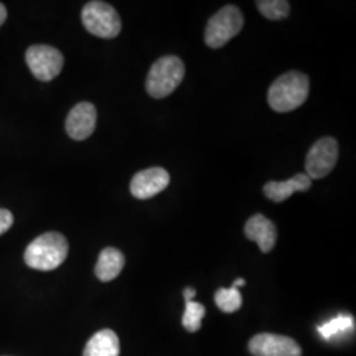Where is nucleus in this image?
<instances>
[{"instance_id": "obj_1", "label": "nucleus", "mask_w": 356, "mask_h": 356, "mask_svg": "<svg viewBox=\"0 0 356 356\" xmlns=\"http://www.w3.org/2000/svg\"><path fill=\"white\" fill-rule=\"evenodd\" d=\"M309 89V76L296 70L288 72L270 85L268 103L277 113H289L305 103Z\"/></svg>"}, {"instance_id": "obj_2", "label": "nucleus", "mask_w": 356, "mask_h": 356, "mask_svg": "<svg viewBox=\"0 0 356 356\" xmlns=\"http://www.w3.org/2000/svg\"><path fill=\"white\" fill-rule=\"evenodd\" d=\"M69 254V244L63 234L47 232L40 235L26 247L24 261L38 270H53L60 267Z\"/></svg>"}, {"instance_id": "obj_3", "label": "nucleus", "mask_w": 356, "mask_h": 356, "mask_svg": "<svg viewBox=\"0 0 356 356\" xmlns=\"http://www.w3.org/2000/svg\"><path fill=\"white\" fill-rule=\"evenodd\" d=\"M185 76V65L177 56H164L152 65L145 88L154 99H163L177 89Z\"/></svg>"}, {"instance_id": "obj_4", "label": "nucleus", "mask_w": 356, "mask_h": 356, "mask_svg": "<svg viewBox=\"0 0 356 356\" xmlns=\"http://www.w3.org/2000/svg\"><path fill=\"white\" fill-rule=\"evenodd\" d=\"M243 26L242 11L236 6H226L209 20L204 41L213 49L222 48L242 31Z\"/></svg>"}, {"instance_id": "obj_5", "label": "nucleus", "mask_w": 356, "mask_h": 356, "mask_svg": "<svg viewBox=\"0 0 356 356\" xmlns=\"http://www.w3.org/2000/svg\"><path fill=\"white\" fill-rule=\"evenodd\" d=\"M82 23L91 35L114 38L122 31V22L113 6L104 1H90L82 10Z\"/></svg>"}, {"instance_id": "obj_6", "label": "nucleus", "mask_w": 356, "mask_h": 356, "mask_svg": "<svg viewBox=\"0 0 356 356\" xmlns=\"http://www.w3.org/2000/svg\"><path fill=\"white\" fill-rule=\"evenodd\" d=\"M26 61L31 73L40 81H51L64 67L63 53L49 45H33L28 48Z\"/></svg>"}, {"instance_id": "obj_7", "label": "nucleus", "mask_w": 356, "mask_h": 356, "mask_svg": "<svg viewBox=\"0 0 356 356\" xmlns=\"http://www.w3.org/2000/svg\"><path fill=\"white\" fill-rule=\"evenodd\" d=\"M338 143L332 138H322L307 152L305 161L306 176L319 179L330 175L338 161Z\"/></svg>"}, {"instance_id": "obj_8", "label": "nucleus", "mask_w": 356, "mask_h": 356, "mask_svg": "<svg viewBox=\"0 0 356 356\" xmlns=\"http://www.w3.org/2000/svg\"><path fill=\"white\" fill-rule=\"evenodd\" d=\"M250 351L254 356H301L302 351L298 343L279 334L263 332L250 341Z\"/></svg>"}, {"instance_id": "obj_9", "label": "nucleus", "mask_w": 356, "mask_h": 356, "mask_svg": "<svg viewBox=\"0 0 356 356\" xmlns=\"http://www.w3.org/2000/svg\"><path fill=\"white\" fill-rule=\"evenodd\" d=\"M170 182L169 173L164 168L154 166L138 172L131 181V193L138 200H149L165 191Z\"/></svg>"}, {"instance_id": "obj_10", "label": "nucleus", "mask_w": 356, "mask_h": 356, "mask_svg": "<svg viewBox=\"0 0 356 356\" xmlns=\"http://www.w3.org/2000/svg\"><path fill=\"white\" fill-rule=\"evenodd\" d=\"M97 126V108L92 103H78L67 115L65 128L67 135L76 141L90 138Z\"/></svg>"}, {"instance_id": "obj_11", "label": "nucleus", "mask_w": 356, "mask_h": 356, "mask_svg": "<svg viewBox=\"0 0 356 356\" xmlns=\"http://www.w3.org/2000/svg\"><path fill=\"white\" fill-rule=\"evenodd\" d=\"M244 234L250 241L257 243L264 254L270 252L277 241V229L275 223L261 214H256L247 220Z\"/></svg>"}, {"instance_id": "obj_12", "label": "nucleus", "mask_w": 356, "mask_h": 356, "mask_svg": "<svg viewBox=\"0 0 356 356\" xmlns=\"http://www.w3.org/2000/svg\"><path fill=\"white\" fill-rule=\"evenodd\" d=\"M312 188V179L305 173L294 175L286 181H269L264 185V194L273 202H284L296 191H307Z\"/></svg>"}, {"instance_id": "obj_13", "label": "nucleus", "mask_w": 356, "mask_h": 356, "mask_svg": "<svg viewBox=\"0 0 356 356\" xmlns=\"http://www.w3.org/2000/svg\"><path fill=\"white\" fill-rule=\"evenodd\" d=\"M124 264H126L124 254L116 248L107 247L103 250L98 257V261L95 266V276L103 282L113 281L122 273Z\"/></svg>"}, {"instance_id": "obj_14", "label": "nucleus", "mask_w": 356, "mask_h": 356, "mask_svg": "<svg viewBox=\"0 0 356 356\" xmlns=\"http://www.w3.org/2000/svg\"><path fill=\"white\" fill-rule=\"evenodd\" d=\"M119 338L114 331L108 329L95 332L83 351V356H119Z\"/></svg>"}, {"instance_id": "obj_15", "label": "nucleus", "mask_w": 356, "mask_h": 356, "mask_svg": "<svg viewBox=\"0 0 356 356\" xmlns=\"http://www.w3.org/2000/svg\"><path fill=\"white\" fill-rule=\"evenodd\" d=\"M354 326H355V322L351 316L339 314L338 317L327 321L322 326H318V332L323 339L330 341L338 335H342L347 331L353 330Z\"/></svg>"}, {"instance_id": "obj_16", "label": "nucleus", "mask_w": 356, "mask_h": 356, "mask_svg": "<svg viewBox=\"0 0 356 356\" xmlns=\"http://www.w3.org/2000/svg\"><path fill=\"white\" fill-rule=\"evenodd\" d=\"M216 304L225 313H235L242 307V294L238 288H220L216 293Z\"/></svg>"}, {"instance_id": "obj_17", "label": "nucleus", "mask_w": 356, "mask_h": 356, "mask_svg": "<svg viewBox=\"0 0 356 356\" xmlns=\"http://www.w3.org/2000/svg\"><path fill=\"white\" fill-rule=\"evenodd\" d=\"M257 10L269 20H282L291 13V4L285 0H259Z\"/></svg>"}, {"instance_id": "obj_18", "label": "nucleus", "mask_w": 356, "mask_h": 356, "mask_svg": "<svg viewBox=\"0 0 356 356\" xmlns=\"http://www.w3.org/2000/svg\"><path fill=\"white\" fill-rule=\"evenodd\" d=\"M204 314H206V309L202 304L195 302L193 300L186 301L185 313H184V318H182L184 327L191 332L200 330L202 326Z\"/></svg>"}, {"instance_id": "obj_19", "label": "nucleus", "mask_w": 356, "mask_h": 356, "mask_svg": "<svg viewBox=\"0 0 356 356\" xmlns=\"http://www.w3.org/2000/svg\"><path fill=\"white\" fill-rule=\"evenodd\" d=\"M13 213L7 209H0V235L7 232L13 227Z\"/></svg>"}, {"instance_id": "obj_20", "label": "nucleus", "mask_w": 356, "mask_h": 356, "mask_svg": "<svg viewBox=\"0 0 356 356\" xmlns=\"http://www.w3.org/2000/svg\"><path fill=\"white\" fill-rule=\"evenodd\" d=\"M194 296H195V289H193V288H186V289L184 291L185 301H191V300L194 298Z\"/></svg>"}, {"instance_id": "obj_21", "label": "nucleus", "mask_w": 356, "mask_h": 356, "mask_svg": "<svg viewBox=\"0 0 356 356\" xmlns=\"http://www.w3.org/2000/svg\"><path fill=\"white\" fill-rule=\"evenodd\" d=\"M7 19V10L4 7V4L0 3V26H3V23L6 22Z\"/></svg>"}, {"instance_id": "obj_22", "label": "nucleus", "mask_w": 356, "mask_h": 356, "mask_svg": "<svg viewBox=\"0 0 356 356\" xmlns=\"http://www.w3.org/2000/svg\"><path fill=\"white\" fill-rule=\"evenodd\" d=\"M243 285H245V281L243 279H238V280L234 281V284H232V286H235L238 289H239V286H243Z\"/></svg>"}]
</instances>
